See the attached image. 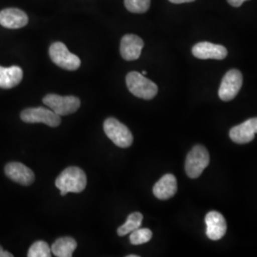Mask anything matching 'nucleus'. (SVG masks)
Wrapping results in <instances>:
<instances>
[{"label": "nucleus", "instance_id": "obj_1", "mask_svg": "<svg viewBox=\"0 0 257 257\" xmlns=\"http://www.w3.org/2000/svg\"><path fill=\"white\" fill-rule=\"evenodd\" d=\"M87 185V176L78 167H69L57 176L55 187L63 196L68 193H81Z\"/></svg>", "mask_w": 257, "mask_h": 257}, {"label": "nucleus", "instance_id": "obj_2", "mask_svg": "<svg viewBox=\"0 0 257 257\" xmlns=\"http://www.w3.org/2000/svg\"><path fill=\"white\" fill-rule=\"evenodd\" d=\"M126 84L128 91L135 96L150 100L153 99L158 92L156 83L151 81L138 72H131L126 76Z\"/></svg>", "mask_w": 257, "mask_h": 257}, {"label": "nucleus", "instance_id": "obj_3", "mask_svg": "<svg viewBox=\"0 0 257 257\" xmlns=\"http://www.w3.org/2000/svg\"><path fill=\"white\" fill-rule=\"evenodd\" d=\"M210 164V155L202 145H196L188 154L185 162V171L190 178L199 177Z\"/></svg>", "mask_w": 257, "mask_h": 257}, {"label": "nucleus", "instance_id": "obj_4", "mask_svg": "<svg viewBox=\"0 0 257 257\" xmlns=\"http://www.w3.org/2000/svg\"><path fill=\"white\" fill-rule=\"evenodd\" d=\"M43 103L54 110L59 116L69 115L80 108L81 102L76 96H61L55 93H49L43 98Z\"/></svg>", "mask_w": 257, "mask_h": 257}, {"label": "nucleus", "instance_id": "obj_5", "mask_svg": "<svg viewBox=\"0 0 257 257\" xmlns=\"http://www.w3.org/2000/svg\"><path fill=\"white\" fill-rule=\"evenodd\" d=\"M104 132L117 147L128 148L133 144L134 137L131 131L116 118L109 117L105 120Z\"/></svg>", "mask_w": 257, "mask_h": 257}, {"label": "nucleus", "instance_id": "obj_6", "mask_svg": "<svg viewBox=\"0 0 257 257\" xmlns=\"http://www.w3.org/2000/svg\"><path fill=\"white\" fill-rule=\"evenodd\" d=\"M49 55L55 65L64 70L75 71L81 65L80 58L72 54L62 42L53 43L49 49Z\"/></svg>", "mask_w": 257, "mask_h": 257}, {"label": "nucleus", "instance_id": "obj_7", "mask_svg": "<svg viewBox=\"0 0 257 257\" xmlns=\"http://www.w3.org/2000/svg\"><path fill=\"white\" fill-rule=\"evenodd\" d=\"M21 119L26 123H42L50 127H57L61 123V118L54 110L43 107L28 108L20 114Z\"/></svg>", "mask_w": 257, "mask_h": 257}, {"label": "nucleus", "instance_id": "obj_8", "mask_svg": "<svg viewBox=\"0 0 257 257\" xmlns=\"http://www.w3.org/2000/svg\"><path fill=\"white\" fill-rule=\"evenodd\" d=\"M243 84V75L241 72L232 69L224 75L221 81L218 95L222 101H230L238 93Z\"/></svg>", "mask_w": 257, "mask_h": 257}, {"label": "nucleus", "instance_id": "obj_9", "mask_svg": "<svg viewBox=\"0 0 257 257\" xmlns=\"http://www.w3.org/2000/svg\"><path fill=\"white\" fill-rule=\"evenodd\" d=\"M206 234L211 240H219L227 231V222L220 212L211 211L205 217Z\"/></svg>", "mask_w": 257, "mask_h": 257}, {"label": "nucleus", "instance_id": "obj_10", "mask_svg": "<svg viewBox=\"0 0 257 257\" xmlns=\"http://www.w3.org/2000/svg\"><path fill=\"white\" fill-rule=\"evenodd\" d=\"M257 134V117L246 120L230 128V138L237 144H246L254 139Z\"/></svg>", "mask_w": 257, "mask_h": 257}, {"label": "nucleus", "instance_id": "obj_11", "mask_svg": "<svg viewBox=\"0 0 257 257\" xmlns=\"http://www.w3.org/2000/svg\"><path fill=\"white\" fill-rule=\"evenodd\" d=\"M193 56L199 59L222 60L228 55L227 49L222 45L211 42H199L193 47Z\"/></svg>", "mask_w": 257, "mask_h": 257}, {"label": "nucleus", "instance_id": "obj_12", "mask_svg": "<svg viewBox=\"0 0 257 257\" xmlns=\"http://www.w3.org/2000/svg\"><path fill=\"white\" fill-rule=\"evenodd\" d=\"M144 42L136 35H126L122 37L120 43V54L127 61H134L141 55Z\"/></svg>", "mask_w": 257, "mask_h": 257}, {"label": "nucleus", "instance_id": "obj_13", "mask_svg": "<svg viewBox=\"0 0 257 257\" xmlns=\"http://www.w3.org/2000/svg\"><path fill=\"white\" fill-rule=\"evenodd\" d=\"M5 174L17 183L29 186L35 181L34 172L20 162H11L5 167Z\"/></svg>", "mask_w": 257, "mask_h": 257}, {"label": "nucleus", "instance_id": "obj_14", "mask_svg": "<svg viewBox=\"0 0 257 257\" xmlns=\"http://www.w3.org/2000/svg\"><path fill=\"white\" fill-rule=\"evenodd\" d=\"M28 21V16L22 10L9 8L0 12V25L3 27L20 29L26 26Z\"/></svg>", "mask_w": 257, "mask_h": 257}, {"label": "nucleus", "instance_id": "obj_15", "mask_svg": "<svg viewBox=\"0 0 257 257\" xmlns=\"http://www.w3.org/2000/svg\"><path fill=\"white\" fill-rule=\"evenodd\" d=\"M177 192V180L172 174L163 175L154 186L153 193L160 200L172 198Z\"/></svg>", "mask_w": 257, "mask_h": 257}, {"label": "nucleus", "instance_id": "obj_16", "mask_svg": "<svg viewBox=\"0 0 257 257\" xmlns=\"http://www.w3.org/2000/svg\"><path fill=\"white\" fill-rule=\"evenodd\" d=\"M23 78V71L19 66L9 68L0 66V88L12 89L18 86Z\"/></svg>", "mask_w": 257, "mask_h": 257}, {"label": "nucleus", "instance_id": "obj_17", "mask_svg": "<svg viewBox=\"0 0 257 257\" xmlns=\"http://www.w3.org/2000/svg\"><path fill=\"white\" fill-rule=\"evenodd\" d=\"M77 247V243L72 237H61L58 238L52 245V252L57 257L73 256L75 248Z\"/></svg>", "mask_w": 257, "mask_h": 257}, {"label": "nucleus", "instance_id": "obj_18", "mask_svg": "<svg viewBox=\"0 0 257 257\" xmlns=\"http://www.w3.org/2000/svg\"><path fill=\"white\" fill-rule=\"evenodd\" d=\"M143 221V215L142 213L136 211L131 213L128 216V219L126 221V223H124L122 226H120L117 229V234L119 236H125L128 233H131L132 231L137 230L138 228H140L141 224Z\"/></svg>", "mask_w": 257, "mask_h": 257}, {"label": "nucleus", "instance_id": "obj_19", "mask_svg": "<svg viewBox=\"0 0 257 257\" xmlns=\"http://www.w3.org/2000/svg\"><path fill=\"white\" fill-rule=\"evenodd\" d=\"M52 249L45 241L35 242L28 251V257H50L52 255Z\"/></svg>", "mask_w": 257, "mask_h": 257}, {"label": "nucleus", "instance_id": "obj_20", "mask_svg": "<svg viewBox=\"0 0 257 257\" xmlns=\"http://www.w3.org/2000/svg\"><path fill=\"white\" fill-rule=\"evenodd\" d=\"M152 237H153V232L150 229L138 228L137 230L131 232L130 241L133 245H142L149 242Z\"/></svg>", "mask_w": 257, "mask_h": 257}, {"label": "nucleus", "instance_id": "obj_21", "mask_svg": "<svg viewBox=\"0 0 257 257\" xmlns=\"http://www.w3.org/2000/svg\"><path fill=\"white\" fill-rule=\"evenodd\" d=\"M124 4L131 13L143 14L150 8L151 0H124Z\"/></svg>", "mask_w": 257, "mask_h": 257}, {"label": "nucleus", "instance_id": "obj_22", "mask_svg": "<svg viewBox=\"0 0 257 257\" xmlns=\"http://www.w3.org/2000/svg\"><path fill=\"white\" fill-rule=\"evenodd\" d=\"M247 0H228L229 4L233 7H240Z\"/></svg>", "mask_w": 257, "mask_h": 257}, {"label": "nucleus", "instance_id": "obj_23", "mask_svg": "<svg viewBox=\"0 0 257 257\" xmlns=\"http://www.w3.org/2000/svg\"><path fill=\"white\" fill-rule=\"evenodd\" d=\"M14 255L9 252V251H6L4 250L3 248L0 246V257H13Z\"/></svg>", "mask_w": 257, "mask_h": 257}, {"label": "nucleus", "instance_id": "obj_24", "mask_svg": "<svg viewBox=\"0 0 257 257\" xmlns=\"http://www.w3.org/2000/svg\"><path fill=\"white\" fill-rule=\"evenodd\" d=\"M172 3L175 4H181V3H189V2H193L194 0H169Z\"/></svg>", "mask_w": 257, "mask_h": 257}, {"label": "nucleus", "instance_id": "obj_25", "mask_svg": "<svg viewBox=\"0 0 257 257\" xmlns=\"http://www.w3.org/2000/svg\"><path fill=\"white\" fill-rule=\"evenodd\" d=\"M127 257H138V255H136V254H130Z\"/></svg>", "mask_w": 257, "mask_h": 257}, {"label": "nucleus", "instance_id": "obj_26", "mask_svg": "<svg viewBox=\"0 0 257 257\" xmlns=\"http://www.w3.org/2000/svg\"><path fill=\"white\" fill-rule=\"evenodd\" d=\"M141 74H143V75H146V74H147V72H146V71H143Z\"/></svg>", "mask_w": 257, "mask_h": 257}]
</instances>
